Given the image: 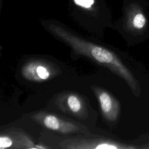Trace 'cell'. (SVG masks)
I'll return each mask as SVG.
<instances>
[{"mask_svg": "<svg viewBox=\"0 0 149 149\" xmlns=\"http://www.w3.org/2000/svg\"><path fill=\"white\" fill-rule=\"evenodd\" d=\"M49 31L57 40L70 48L72 59L84 58L108 69L123 79L134 94L137 93V80L120 56L111 46L100 40L82 37L59 27L51 26Z\"/></svg>", "mask_w": 149, "mask_h": 149, "instance_id": "cell-1", "label": "cell"}, {"mask_svg": "<svg viewBox=\"0 0 149 149\" xmlns=\"http://www.w3.org/2000/svg\"><path fill=\"white\" fill-rule=\"evenodd\" d=\"M31 118L41 126L63 134L87 135L90 133L85 125L48 112H37L31 116Z\"/></svg>", "mask_w": 149, "mask_h": 149, "instance_id": "cell-2", "label": "cell"}, {"mask_svg": "<svg viewBox=\"0 0 149 149\" xmlns=\"http://www.w3.org/2000/svg\"><path fill=\"white\" fill-rule=\"evenodd\" d=\"M20 73L24 79L41 83L52 79L61 73L60 68L54 63L41 58H32L22 66Z\"/></svg>", "mask_w": 149, "mask_h": 149, "instance_id": "cell-3", "label": "cell"}, {"mask_svg": "<svg viewBox=\"0 0 149 149\" xmlns=\"http://www.w3.org/2000/svg\"><path fill=\"white\" fill-rule=\"evenodd\" d=\"M54 103L61 111L80 120H86L88 118L89 104L85 98L79 93L71 91L59 93L55 98Z\"/></svg>", "mask_w": 149, "mask_h": 149, "instance_id": "cell-4", "label": "cell"}, {"mask_svg": "<svg viewBox=\"0 0 149 149\" xmlns=\"http://www.w3.org/2000/svg\"><path fill=\"white\" fill-rule=\"evenodd\" d=\"M59 147L67 149H118L130 148L109 138H74L60 141Z\"/></svg>", "mask_w": 149, "mask_h": 149, "instance_id": "cell-5", "label": "cell"}, {"mask_svg": "<svg viewBox=\"0 0 149 149\" xmlns=\"http://www.w3.org/2000/svg\"><path fill=\"white\" fill-rule=\"evenodd\" d=\"M91 89L94 93L100 105L104 119L108 123L117 121L120 112V104L118 100L107 90L93 85Z\"/></svg>", "mask_w": 149, "mask_h": 149, "instance_id": "cell-6", "label": "cell"}, {"mask_svg": "<svg viewBox=\"0 0 149 149\" xmlns=\"http://www.w3.org/2000/svg\"><path fill=\"white\" fill-rule=\"evenodd\" d=\"M42 148L23 132L8 130L2 132L0 136V148Z\"/></svg>", "mask_w": 149, "mask_h": 149, "instance_id": "cell-7", "label": "cell"}, {"mask_svg": "<svg viewBox=\"0 0 149 149\" xmlns=\"http://www.w3.org/2000/svg\"><path fill=\"white\" fill-rule=\"evenodd\" d=\"M146 18L144 15L137 11L133 15L129 20V27L134 30H140L143 29L146 24Z\"/></svg>", "mask_w": 149, "mask_h": 149, "instance_id": "cell-8", "label": "cell"}, {"mask_svg": "<svg viewBox=\"0 0 149 149\" xmlns=\"http://www.w3.org/2000/svg\"><path fill=\"white\" fill-rule=\"evenodd\" d=\"M76 4L86 8H89L94 3V0H74Z\"/></svg>", "mask_w": 149, "mask_h": 149, "instance_id": "cell-9", "label": "cell"}]
</instances>
